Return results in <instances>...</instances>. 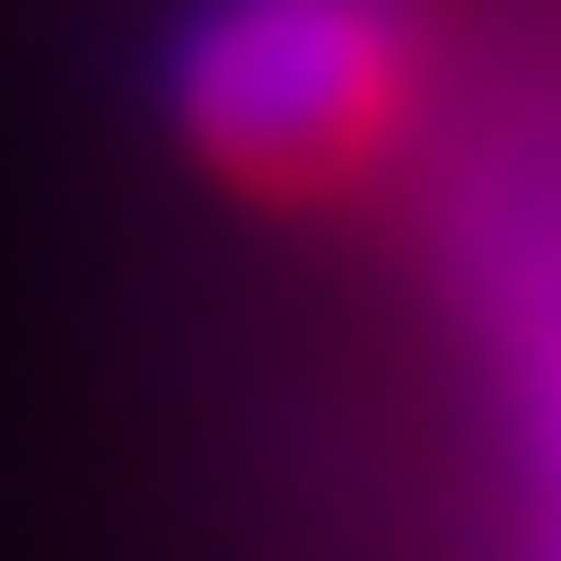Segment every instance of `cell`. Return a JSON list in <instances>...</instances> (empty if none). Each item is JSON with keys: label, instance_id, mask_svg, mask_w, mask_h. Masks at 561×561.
Segmentation results:
<instances>
[{"label": "cell", "instance_id": "6da1fadb", "mask_svg": "<svg viewBox=\"0 0 561 561\" xmlns=\"http://www.w3.org/2000/svg\"><path fill=\"white\" fill-rule=\"evenodd\" d=\"M419 92L405 0H196L170 39V118L249 196L366 183Z\"/></svg>", "mask_w": 561, "mask_h": 561}, {"label": "cell", "instance_id": "7a4b0ae2", "mask_svg": "<svg viewBox=\"0 0 561 561\" xmlns=\"http://www.w3.org/2000/svg\"><path fill=\"white\" fill-rule=\"evenodd\" d=\"M536 431H549V496H561V300L536 313Z\"/></svg>", "mask_w": 561, "mask_h": 561}]
</instances>
